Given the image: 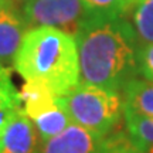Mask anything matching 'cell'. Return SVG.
Instances as JSON below:
<instances>
[{"label": "cell", "instance_id": "obj_1", "mask_svg": "<svg viewBox=\"0 0 153 153\" xmlns=\"http://www.w3.org/2000/svg\"><path fill=\"white\" fill-rule=\"evenodd\" d=\"M74 37L79 82L119 92L139 74L136 36L125 16L89 14Z\"/></svg>", "mask_w": 153, "mask_h": 153}, {"label": "cell", "instance_id": "obj_2", "mask_svg": "<svg viewBox=\"0 0 153 153\" xmlns=\"http://www.w3.org/2000/svg\"><path fill=\"white\" fill-rule=\"evenodd\" d=\"M13 64L22 78L41 82L57 97L67 95L79 84L75 37L60 28H28Z\"/></svg>", "mask_w": 153, "mask_h": 153}, {"label": "cell", "instance_id": "obj_3", "mask_svg": "<svg viewBox=\"0 0 153 153\" xmlns=\"http://www.w3.org/2000/svg\"><path fill=\"white\" fill-rule=\"evenodd\" d=\"M72 123L101 137L118 129L123 116V99L116 91L79 82L71 92L58 97Z\"/></svg>", "mask_w": 153, "mask_h": 153}, {"label": "cell", "instance_id": "obj_4", "mask_svg": "<svg viewBox=\"0 0 153 153\" xmlns=\"http://www.w3.org/2000/svg\"><path fill=\"white\" fill-rule=\"evenodd\" d=\"M89 14L82 0H31L23 4V17L30 28L47 26L72 36Z\"/></svg>", "mask_w": 153, "mask_h": 153}, {"label": "cell", "instance_id": "obj_5", "mask_svg": "<svg viewBox=\"0 0 153 153\" xmlns=\"http://www.w3.org/2000/svg\"><path fill=\"white\" fill-rule=\"evenodd\" d=\"M41 143L34 123L22 108L0 136V153H40Z\"/></svg>", "mask_w": 153, "mask_h": 153}, {"label": "cell", "instance_id": "obj_6", "mask_svg": "<svg viewBox=\"0 0 153 153\" xmlns=\"http://www.w3.org/2000/svg\"><path fill=\"white\" fill-rule=\"evenodd\" d=\"M102 137L71 123L67 129L41 143L40 153H97Z\"/></svg>", "mask_w": 153, "mask_h": 153}, {"label": "cell", "instance_id": "obj_7", "mask_svg": "<svg viewBox=\"0 0 153 153\" xmlns=\"http://www.w3.org/2000/svg\"><path fill=\"white\" fill-rule=\"evenodd\" d=\"M28 30L24 17L6 4L0 7V65L14 62L23 37Z\"/></svg>", "mask_w": 153, "mask_h": 153}, {"label": "cell", "instance_id": "obj_8", "mask_svg": "<svg viewBox=\"0 0 153 153\" xmlns=\"http://www.w3.org/2000/svg\"><path fill=\"white\" fill-rule=\"evenodd\" d=\"M24 114L33 120L58 105V97L47 85L38 81H26L20 91Z\"/></svg>", "mask_w": 153, "mask_h": 153}, {"label": "cell", "instance_id": "obj_9", "mask_svg": "<svg viewBox=\"0 0 153 153\" xmlns=\"http://www.w3.org/2000/svg\"><path fill=\"white\" fill-rule=\"evenodd\" d=\"M123 108L153 119V82L132 78L123 87Z\"/></svg>", "mask_w": 153, "mask_h": 153}, {"label": "cell", "instance_id": "obj_10", "mask_svg": "<svg viewBox=\"0 0 153 153\" xmlns=\"http://www.w3.org/2000/svg\"><path fill=\"white\" fill-rule=\"evenodd\" d=\"M20 92L11 81L10 70L0 65V136L16 114L22 109Z\"/></svg>", "mask_w": 153, "mask_h": 153}, {"label": "cell", "instance_id": "obj_11", "mask_svg": "<svg viewBox=\"0 0 153 153\" xmlns=\"http://www.w3.org/2000/svg\"><path fill=\"white\" fill-rule=\"evenodd\" d=\"M125 131L132 143L143 153H153V119L123 108Z\"/></svg>", "mask_w": 153, "mask_h": 153}, {"label": "cell", "instance_id": "obj_12", "mask_svg": "<svg viewBox=\"0 0 153 153\" xmlns=\"http://www.w3.org/2000/svg\"><path fill=\"white\" fill-rule=\"evenodd\" d=\"M131 11L133 33L136 36L137 48L153 43V0H132ZM126 11V13H128Z\"/></svg>", "mask_w": 153, "mask_h": 153}, {"label": "cell", "instance_id": "obj_13", "mask_svg": "<svg viewBox=\"0 0 153 153\" xmlns=\"http://www.w3.org/2000/svg\"><path fill=\"white\" fill-rule=\"evenodd\" d=\"M31 122L37 129V133L41 139V142H47L48 139L61 133L72 123L70 115L67 114L64 106L60 104V99H58V105L55 108L47 111L45 114L40 115L37 118H34Z\"/></svg>", "mask_w": 153, "mask_h": 153}, {"label": "cell", "instance_id": "obj_14", "mask_svg": "<svg viewBox=\"0 0 153 153\" xmlns=\"http://www.w3.org/2000/svg\"><path fill=\"white\" fill-rule=\"evenodd\" d=\"M97 153H143L132 143L126 131L116 129L108 136L102 137Z\"/></svg>", "mask_w": 153, "mask_h": 153}, {"label": "cell", "instance_id": "obj_15", "mask_svg": "<svg viewBox=\"0 0 153 153\" xmlns=\"http://www.w3.org/2000/svg\"><path fill=\"white\" fill-rule=\"evenodd\" d=\"M91 14L101 16H125L132 0H82Z\"/></svg>", "mask_w": 153, "mask_h": 153}, {"label": "cell", "instance_id": "obj_16", "mask_svg": "<svg viewBox=\"0 0 153 153\" xmlns=\"http://www.w3.org/2000/svg\"><path fill=\"white\" fill-rule=\"evenodd\" d=\"M137 68L145 79L153 82V43L137 48Z\"/></svg>", "mask_w": 153, "mask_h": 153}, {"label": "cell", "instance_id": "obj_17", "mask_svg": "<svg viewBox=\"0 0 153 153\" xmlns=\"http://www.w3.org/2000/svg\"><path fill=\"white\" fill-rule=\"evenodd\" d=\"M6 4H9V0H0V7H3Z\"/></svg>", "mask_w": 153, "mask_h": 153}, {"label": "cell", "instance_id": "obj_18", "mask_svg": "<svg viewBox=\"0 0 153 153\" xmlns=\"http://www.w3.org/2000/svg\"><path fill=\"white\" fill-rule=\"evenodd\" d=\"M14 1H17V3H22V4H26V3L31 1V0H14Z\"/></svg>", "mask_w": 153, "mask_h": 153}]
</instances>
